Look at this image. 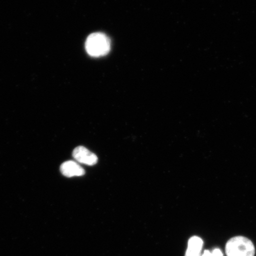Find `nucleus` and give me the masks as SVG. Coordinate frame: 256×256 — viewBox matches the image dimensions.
<instances>
[{
    "label": "nucleus",
    "mask_w": 256,
    "mask_h": 256,
    "mask_svg": "<svg viewBox=\"0 0 256 256\" xmlns=\"http://www.w3.org/2000/svg\"><path fill=\"white\" fill-rule=\"evenodd\" d=\"M254 243L248 238L236 236L230 239L226 246L227 256H254Z\"/></svg>",
    "instance_id": "obj_1"
},
{
    "label": "nucleus",
    "mask_w": 256,
    "mask_h": 256,
    "mask_svg": "<svg viewBox=\"0 0 256 256\" xmlns=\"http://www.w3.org/2000/svg\"><path fill=\"white\" fill-rule=\"evenodd\" d=\"M86 50L90 56L100 57L106 55L110 50V41L102 33L92 34L86 42Z\"/></svg>",
    "instance_id": "obj_2"
},
{
    "label": "nucleus",
    "mask_w": 256,
    "mask_h": 256,
    "mask_svg": "<svg viewBox=\"0 0 256 256\" xmlns=\"http://www.w3.org/2000/svg\"><path fill=\"white\" fill-rule=\"evenodd\" d=\"M73 158L82 164L94 166L98 162V156L86 147L80 146L76 147L72 152Z\"/></svg>",
    "instance_id": "obj_3"
},
{
    "label": "nucleus",
    "mask_w": 256,
    "mask_h": 256,
    "mask_svg": "<svg viewBox=\"0 0 256 256\" xmlns=\"http://www.w3.org/2000/svg\"><path fill=\"white\" fill-rule=\"evenodd\" d=\"M60 172L67 178L82 176L85 174V171L78 162L74 161H68L62 163L60 166Z\"/></svg>",
    "instance_id": "obj_4"
},
{
    "label": "nucleus",
    "mask_w": 256,
    "mask_h": 256,
    "mask_svg": "<svg viewBox=\"0 0 256 256\" xmlns=\"http://www.w3.org/2000/svg\"><path fill=\"white\" fill-rule=\"evenodd\" d=\"M203 244V240L199 236H192L188 240V248L185 256H201Z\"/></svg>",
    "instance_id": "obj_5"
},
{
    "label": "nucleus",
    "mask_w": 256,
    "mask_h": 256,
    "mask_svg": "<svg viewBox=\"0 0 256 256\" xmlns=\"http://www.w3.org/2000/svg\"><path fill=\"white\" fill-rule=\"evenodd\" d=\"M211 256H223V254L220 249L216 248L212 252H211Z\"/></svg>",
    "instance_id": "obj_6"
},
{
    "label": "nucleus",
    "mask_w": 256,
    "mask_h": 256,
    "mask_svg": "<svg viewBox=\"0 0 256 256\" xmlns=\"http://www.w3.org/2000/svg\"><path fill=\"white\" fill-rule=\"evenodd\" d=\"M201 256H211V252L209 250H204V254Z\"/></svg>",
    "instance_id": "obj_7"
}]
</instances>
